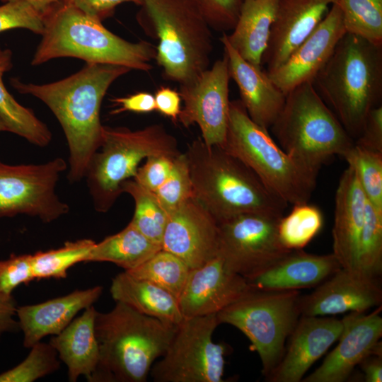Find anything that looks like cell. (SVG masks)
I'll list each match as a JSON object with an SVG mask.
<instances>
[{"instance_id":"obj_1","label":"cell","mask_w":382,"mask_h":382,"mask_svg":"<svg viewBox=\"0 0 382 382\" xmlns=\"http://www.w3.org/2000/svg\"><path fill=\"white\" fill-rule=\"evenodd\" d=\"M130 71L120 65L86 63L76 73L49 83L11 79L16 90L42 100L61 125L69 147L70 183L84 178L90 160L100 145L103 128L100 108L104 96L116 79Z\"/></svg>"},{"instance_id":"obj_2","label":"cell","mask_w":382,"mask_h":382,"mask_svg":"<svg viewBox=\"0 0 382 382\" xmlns=\"http://www.w3.org/2000/svg\"><path fill=\"white\" fill-rule=\"evenodd\" d=\"M185 154L192 197L218 224L250 212L283 215L287 204L221 146L207 145L199 137L188 146Z\"/></svg>"},{"instance_id":"obj_3","label":"cell","mask_w":382,"mask_h":382,"mask_svg":"<svg viewBox=\"0 0 382 382\" xmlns=\"http://www.w3.org/2000/svg\"><path fill=\"white\" fill-rule=\"evenodd\" d=\"M312 83L354 141L381 105L382 45L346 33Z\"/></svg>"},{"instance_id":"obj_4","label":"cell","mask_w":382,"mask_h":382,"mask_svg":"<svg viewBox=\"0 0 382 382\" xmlns=\"http://www.w3.org/2000/svg\"><path fill=\"white\" fill-rule=\"evenodd\" d=\"M176 326L116 302L97 311L95 331L99 361L91 382H144L165 353Z\"/></svg>"},{"instance_id":"obj_5","label":"cell","mask_w":382,"mask_h":382,"mask_svg":"<svg viewBox=\"0 0 382 382\" xmlns=\"http://www.w3.org/2000/svg\"><path fill=\"white\" fill-rule=\"evenodd\" d=\"M31 61L37 66L60 57L86 63L120 65L149 71L156 47L140 40L127 41L108 30L102 21L60 2L45 16V26Z\"/></svg>"},{"instance_id":"obj_6","label":"cell","mask_w":382,"mask_h":382,"mask_svg":"<svg viewBox=\"0 0 382 382\" xmlns=\"http://www.w3.org/2000/svg\"><path fill=\"white\" fill-rule=\"evenodd\" d=\"M137 21L156 40L163 77L183 84L207 69L213 50L210 28L197 0H141Z\"/></svg>"},{"instance_id":"obj_7","label":"cell","mask_w":382,"mask_h":382,"mask_svg":"<svg viewBox=\"0 0 382 382\" xmlns=\"http://www.w3.org/2000/svg\"><path fill=\"white\" fill-rule=\"evenodd\" d=\"M221 146L246 165L287 205L308 202L318 171L284 151L268 129L250 118L240 100L230 102L227 132Z\"/></svg>"},{"instance_id":"obj_8","label":"cell","mask_w":382,"mask_h":382,"mask_svg":"<svg viewBox=\"0 0 382 382\" xmlns=\"http://www.w3.org/2000/svg\"><path fill=\"white\" fill-rule=\"evenodd\" d=\"M270 129L284 151L317 171L332 156H342L354 144L312 82L302 83L286 94Z\"/></svg>"},{"instance_id":"obj_9","label":"cell","mask_w":382,"mask_h":382,"mask_svg":"<svg viewBox=\"0 0 382 382\" xmlns=\"http://www.w3.org/2000/svg\"><path fill=\"white\" fill-rule=\"evenodd\" d=\"M180 153L175 137L161 124L137 130L103 126L100 145L84 177L94 209L102 213L111 209L122 193V183L136 175L144 158L154 155L175 158Z\"/></svg>"},{"instance_id":"obj_10","label":"cell","mask_w":382,"mask_h":382,"mask_svg":"<svg viewBox=\"0 0 382 382\" xmlns=\"http://www.w3.org/2000/svg\"><path fill=\"white\" fill-rule=\"evenodd\" d=\"M299 290L267 291L252 288L216 314L219 324L241 330L250 341L265 378L280 361L285 342L300 316Z\"/></svg>"},{"instance_id":"obj_11","label":"cell","mask_w":382,"mask_h":382,"mask_svg":"<svg viewBox=\"0 0 382 382\" xmlns=\"http://www.w3.org/2000/svg\"><path fill=\"white\" fill-rule=\"evenodd\" d=\"M216 314L183 318L149 374L155 382H223L224 347L214 342Z\"/></svg>"},{"instance_id":"obj_12","label":"cell","mask_w":382,"mask_h":382,"mask_svg":"<svg viewBox=\"0 0 382 382\" xmlns=\"http://www.w3.org/2000/svg\"><path fill=\"white\" fill-rule=\"evenodd\" d=\"M66 168L59 157L17 166L0 159V218L25 214L50 223L67 214L69 205L56 193L59 176Z\"/></svg>"},{"instance_id":"obj_13","label":"cell","mask_w":382,"mask_h":382,"mask_svg":"<svg viewBox=\"0 0 382 382\" xmlns=\"http://www.w3.org/2000/svg\"><path fill=\"white\" fill-rule=\"evenodd\" d=\"M282 216L250 212L219 223L218 255L247 280L260 274L291 251L278 237Z\"/></svg>"},{"instance_id":"obj_14","label":"cell","mask_w":382,"mask_h":382,"mask_svg":"<svg viewBox=\"0 0 382 382\" xmlns=\"http://www.w3.org/2000/svg\"><path fill=\"white\" fill-rule=\"evenodd\" d=\"M230 74L226 57L190 81L180 84L183 102L178 120L185 127L197 124L207 145L222 146L229 119Z\"/></svg>"},{"instance_id":"obj_15","label":"cell","mask_w":382,"mask_h":382,"mask_svg":"<svg viewBox=\"0 0 382 382\" xmlns=\"http://www.w3.org/2000/svg\"><path fill=\"white\" fill-rule=\"evenodd\" d=\"M381 306L369 314L351 312L342 318L339 343L303 382H343L371 354L381 355Z\"/></svg>"},{"instance_id":"obj_16","label":"cell","mask_w":382,"mask_h":382,"mask_svg":"<svg viewBox=\"0 0 382 382\" xmlns=\"http://www.w3.org/2000/svg\"><path fill=\"white\" fill-rule=\"evenodd\" d=\"M161 248L190 269L199 267L218 255L219 224L191 197L168 213Z\"/></svg>"},{"instance_id":"obj_17","label":"cell","mask_w":382,"mask_h":382,"mask_svg":"<svg viewBox=\"0 0 382 382\" xmlns=\"http://www.w3.org/2000/svg\"><path fill=\"white\" fill-rule=\"evenodd\" d=\"M250 289L247 279L217 255L190 270L178 298L180 311L183 318L217 314Z\"/></svg>"},{"instance_id":"obj_18","label":"cell","mask_w":382,"mask_h":382,"mask_svg":"<svg viewBox=\"0 0 382 382\" xmlns=\"http://www.w3.org/2000/svg\"><path fill=\"white\" fill-rule=\"evenodd\" d=\"M346 33L340 6L334 4L316 29L276 69L267 72L285 94L296 86L312 82Z\"/></svg>"},{"instance_id":"obj_19","label":"cell","mask_w":382,"mask_h":382,"mask_svg":"<svg viewBox=\"0 0 382 382\" xmlns=\"http://www.w3.org/2000/svg\"><path fill=\"white\" fill-rule=\"evenodd\" d=\"M378 279L340 268L318 284L311 294L301 296V316H328L345 312L364 313L381 306Z\"/></svg>"},{"instance_id":"obj_20","label":"cell","mask_w":382,"mask_h":382,"mask_svg":"<svg viewBox=\"0 0 382 382\" xmlns=\"http://www.w3.org/2000/svg\"><path fill=\"white\" fill-rule=\"evenodd\" d=\"M344 328L342 319L301 316L283 356L265 378L270 382H299L309 368L338 340Z\"/></svg>"},{"instance_id":"obj_21","label":"cell","mask_w":382,"mask_h":382,"mask_svg":"<svg viewBox=\"0 0 382 382\" xmlns=\"http://www.w3.org/2000/svg\"><path fill=\"white\" fill-rule=\"evenodd\" d=\"M337 0H277L262 66L266 71L280 66L320 25Z\"/></svg>"},{"instance_id":"obj_22","label":"cell","mask_w":382,"mask_h":382,"mask_svg":"<svg viewBox=\"0 0 382 382\" xmlns=\"http://www.w3.org/2000/svg\"><path fill=\"white\" fill-rule=\"evenodd\" d=\"M228 60L230 78L236 83L241 102L250 118L270 129L285 103L286 96L270 79L265 70L244 59L230 45L226 33L220 38Z\"/></svg>"},{"instance_id":"obj_23","label":"cell","mask_w":382,"mask_h":382,"mask_svg":"<svg viewBox=\"0 0 382 382\" xmlns=\"http://www.w3.org/2000/svg\"><path fill=\"white\" fill-rule=\"evenodd\" d=\"M366 202L354 170L348 166L335 196L332 253L342 268L355 272Z\"/></svg>"},{"instance_id":"obj_24","label":"cell","mask_w":382,"mask_h":382,"mask_svg":"<svg viewBox=\"0 0 382 382\" xmlns=\"http://www.w3.org/2000/svg\"><path fill=\"white\" fill-rule=\"evenodd\" d=\"M102 291V286H96L40 303L18 306L16 318L23 346L30 348L45 337L60 333L78 313L93 306Z\"/></svg>"},{"instance_id":"obj_25","label":"cell","mask_w":382,"mask_h":382,"mask_svg":"<svg viewBox=\"0 0 382 382\" xmlns=\"http://www.w3.org/2000/svg\"><path fill=\"white\" fill-rule=\"evenodd\" d=\"M340 268L332 253L316 255L294 250L247 282L260 290H299L320 284Z\"/></svg>"},{"instance_id":"obj_26","label":"cell","mask_w":382,"mask_h":382,"mask_svg":"<svg viewBox=\"0 0 382 382\" xmlns=\"http://www.w3.org/2000/svg\"><path fill=\"white\" fill-rule=\"evenodd\" d=\"M98 311L93 306L83 310L60 333L53 335L50 344L68 370L70 382L81 376L91 381L99 361V347L95 331Z\"/></svg>"},{"instance_id":"obj_27","label":"cell","mask_w":382,"mask_h":382,"mask_svg":"<svg viewBox=\"0 0 382 382\" xmlns=\"http://www.w3.org/2000/svg\"><path fill=\"white\" fill-rule=\"evenodd\" d=\"M110 294L116 302L123 303L137 311L178 325L183 320L178 298L170 292L124 271L112 280Z\"/></svg>"},{"instance_id":"obj_28","label":"cell","mask_w":382,"mask_h":382,"mask_svg":"<svg viewBox=\"0 0 382 382\" xmlns=\"http://www.w3.org/2000/svg\"><path fill=\"white\" fill-rule=\"evenodd\" d=\"M277 0H243L235 27L226 37L246 61L262 67L274 19Z\"/></svg>"},{"instance_id":"obj_29","label":"cell","mask_w":382,"mask_h":382,"mask_svg":"<svg viewBox=\"0 0 382 382\" xmlns=\"http://www.w3.org/2000/svg\"><path fill=\"white\" fill-rule=\"evenodd\" d=\"M161 248L129 222L122 231L96 243L85 262H109L128 271Z\"/></svg>"},{"instance_id":"obj_30","label":"cell","mask_w":382,"mask_h":382,"mask_svg":"<svg viewBox=\"0 0 382 382\" xmlns=\"http://www.w3.org/2000/svg\"><path fill=\"white\" fill-rule=\"evenodd\" d=\"M13 66L12 52L0 47V117L7 132L17 134L30 143L44 147L52 140L47 126L33 111L18 103L4 86L3 77Z\"/></svg>"},{"instance_id":"obj_31","label":"cell","mask_w":382,"mask_h":382,"mask_svg":"<svg viewBox=\"0 0 382 382\" xmlns=\"http://www.w3.org/2000/svg\"><path fill=\"white\" fill-rule=\"evenodd\" d=\"M190 270L180 257L161 248L139 266L125 272L154 283L178 299Z\"/></svg>"},{"instance_id":"obj_32","label":"cell","mask_w":382,"mask_h":382,"mask_svg":"<svg viewBox=\"0 0 382 382\" xmlns=\"http://www.w3.org/2000/svg\"><path fill=\"white\" fill-rule=\"evenodd\" d=\"M122 192L128 193L134 202V212L130 223L151 241L161 245L168 220V214L155 194L133 178L122 184Z\"/></svg>"},{"instance_id":"obj_33","label":"cell","mask_w":382,"mask_h":382,"mask_svg":"<svg viewBox=\"0 0 382 382\" xmlns=\"http://www.w3.org/2000/svg\"><path fill=\"white\" fill-rule=\"evenodd\" d=\"M320 209L308 202L293 205L277 224L280 243L287 250H302L319 233L323 226Z\"/></svg>"},{"instance_id":"obj_34","label":"cell","mask_w":382,"mask_h":382,"mask_svg":"<svg viewBox=\"0 0 382 382\" xmlns=\"http://www.w3.org/2000/svg\"><path fill=\"white\" fill-rule=\"evenodd\" d=\"M91 239L67 241L63 246L31 255V265L35 279H64L74 265L85 262L95 245Z\"/></svg>"},{"instance_id":"obj_35","label":"cell","mask_w":382,"mask_h":382,"mask_svg":"<svg viewBox=\"0 0 382 382\" xmlns=\"http://www.w3.org/2000/svg\"><path fill=\"white\" fill-rule=\"evenodd\" d=\"M346 33L382 45V0H337Z\"/></svg>"},{"instance_id":"obj_36","label":"cell","mask_w":382,"mask_h":382,"mask_svg":"<svg viewBox=\"0 0 382 382\" xmlns=\"http://www.w3.org/2000/svg\"><path fill=\"white\" fill-rule=\"evenodd\" d=\"M356 272L378 279L382 272V212L367 200Z\"/></svg>"},{"instance_id":"obj_37","label":"cell","mask_w":382,"mask_h":382,"mask_svg":"<svg viewBox=\"0 0 382 382\" xmlns=\"http://www.w3.org/2000/svg\"><path fill=\"white\" fill-rule=\"evenodd\" d=\"M342 157L354 169L366 199L382 212V153L354 144Z\"/></svg>"},{"instance_id":"obj_38","label":"cell","mask_w":382,"mask_h":382,"mask_svg":"<svg viewBox=\"0 0 382 382\" xmlns=\"http://www.w3.org/2000/svg\"><path fill=\"white\" fill-rule=\"evenodd\" d=\"M59 364L55 349L40 341L30 347L24 360L0 374V382H33L56 371Z\"/></svg>"},{"instance_id":"obj_39","label":"cell","mask_w":382,"mask_h":382,"mask_svg":"<svg viewBox=\"0 0 382 382\" xmlns=\"http://www.w3.org/2000/svg\"><path fill=\"white\" fill-rule=\"evenodd\" d=\"M154 192L168 214L192 197V185L185 153H180L174 158L168 177Z\"/></svg>"},{"instance_id":"obj_40","label":"cell","mask_w":382,"mask_h":382,"mask_svg":"<svg viewBox=\"0 0 382 382\" xmlns=\"http://www.w3.org/2000/svg\"><path fill=\"white\" fill-rule=\"evenodd\" d=\"M45 26V16L25 1H8L0 6V33L25 28L41 35Z\"/></svg>"},{"instance_id":"obj_41","label":"cell","mask_w":382,"mask_h":382,"mask_svg":"<svg viewBox=\"0 0 382 382\" xmlns=\"http://www.w3.org/2000/svg\"><path fill=\"white\" fill-rule=\"evenodd\" d=\"M33 279L31 254H12L0 260V293L11 295L17 286Z\"/></svg>"},{"instance_id":"obj_42","label":"cell","mask_w":382,"mask_h":382,"mask_svg":"<svg viewBox=\"0 0 382 382\" xmlns=\"http://www.w3.org/2000/svg\"><path fill=\"white\" fill-rule=\"evenodd\" d=\"M212 30L226 33L237 22L243 0H197Z\"/></svg>"},{"instance_id":"obj_43","label":"cell","mask_w":382,"mask_h":382,"mask_svg":"<svg viewBox=\"0 0 382 382\" xmlns=\"http://www.w3.org/2000/svg\"><path fill=\"white\" fill-rule=\"evenodd\" d=\"M174 158L166 155H154L146 158L139 167L133 179L147 190L155 192L168 177Z\"/></svg>"},{"instance_id":"obj_44","label":"cell","mask_w":382,"mask_h":382,"mask_svg":"<svg viewBox=\"0 0 382 382\" xmlns=\"http://www.w3.org/2000/svg\"><path fill=\"white\" fill-rule=\"evenodd\" d=\"M354 144L363 149L382 153V105L370 110Z\"/></svg>"},{"instance_id":"obj_45","label":"cell","mask_w":382,"mask_h":382,"mask_svg":"<svg viewBox=\"0 0 382 382\" xmlns=\"http://www.w3.org/2000/svg\"><path fill=\"white\" fill-rule=\"evenodd\" d=\"M141 1V0H62L61 2L102 21L111 16L119 4L132 2L139 6Z\"/></svg>"},{"instance_id":"obj_46","label":"cell","mask_w":382,"mask_h":382,"mask_svg":"<svg viewBox=\"0 0 382 382\" xmlns=\"http://www.w3.org/2000/svg\"><path fill=\"white\" fill-rule=\"evenodd\" d=\"M114 109L112 115L129 111L147 113L156 110L154 96L148 92H138L125 97H117L110 100Z\"/></svg>"},{"instance_id":"obj_47","label":"cell","mask_w":382,"mask_h":382,"mask_svg":"<svg viewBox=\"0 0 382 382\" xmlns=\"http://www.w3.org/2000/svg\"><path fill=\"white\" fill-rule=\"evenodd\" d=\"M156 110L170 118L178 120L181 110V98L179 93L170 87L161 86L154 95Z\"/></svg>"},{"instance_id":"obj_48","label":"cell","mask_w":382,"mask_h":382,"mask_svg":"<svg viewBox=\"0 0 382 382\" xmlns=\"http://www.w3.org/2000/svg\"><path fill=\"white\" fill-rule=\"evenodd\" d=\"M17 307L12 294L0 293V338L6 332L19 329L16 318Z\"/></svg>"},{"instance_id":"obj_49","label":"cell","mask_w":382,"mask_h":382,"mask_svg":"<svg viewBox=\"0 0 382 382\" xmlns=\"http://www.w3.org/2000/svg\"><path fill=\"white\" fill-rule=\"evenodd\" d=\"M382 355L371 354L360 364L366 382L382 381Z\"/></svg>"},{"instance_id":"obj_50","label":"cell","mask_w":382,"mask_h":382,"mask_svg":"<svg viewBox=\"0 0 382 382\" xmlns=\"http://www.w3.org/2000/svg\"><path fill=\"white\" fill-rule=\"evenodd\" d=\"M2 2L6 3L8 1H25L30 4L35 9L45 16L49 13L54 7L58 5L62 0H1Z\"/></svg>"},{"instance_id":"obj_51","label":"cell","mask_w":382,"mask_h":382,"mask_svg":"<svg viewBox=\"0 0 382 382\" xmlns=\"http://www.w3.org/2000/svg\"><path fill=\"white\" fill-rule=\"evenodd\" d=\"M4 131H7V129H6V127L4 121L0 117V132H4Z\"/></svg>"}]
</instances>
